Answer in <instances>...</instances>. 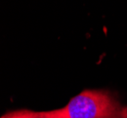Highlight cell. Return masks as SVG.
<instances>
[{
    "mask_svg": "<svg viewBox=\"0 0 127 118\" xmlns=\"http://www.w3.org/2000/svg\"><path fill=\"white\" fill-rule=\"evenodd\" d=\"M17 113L22 118H127V107L122 106L110 92L88 89L57 110H20Z\"/></svg>",
    "mask_w": 127,
    "mask_h": 118,
    "instance_id": "1",
    "label": "cell"
},
{
    "mask_svg": "<svg viewBox=\"0 0 127 118\" xmlns=\"http://www.w3.org/2000/svg\"><path fill=\"white\" fill-rule=\"evenodd\" d=\"M1 118H22V117L17 113V111H14V112H11V113H6Z\"/></svg>",
    "mask_w": 127,
    "mask_h": 118,
    "instance_id": "2",
    "label": "cell"
}]
</instances>
